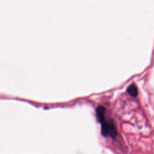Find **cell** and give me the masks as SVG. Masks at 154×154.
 I'll list each match as a JSON object with an SVG mask.
<instances>
[{
	"instance_id": "1",
	"label": "cell",
	"mask_w": 154,
	"mask_h": 154,
	"mask_svg": "<svg viewBox=\"0 0 154 154\" xmlns=\"http://www.w3.org/2000/svg\"><path fill=\"white\" fill-rule=\"evenodd\" d=\"M102 124V134L106 137L109 136L111 138H115L117 136V129L112 121H104Z\"/></svg>"
},
{
	"instance_id": "2",
	"label": "cell",
	"mask_w": 154,
	"mask_h": 154,
	"mask_svg": "<svg viewBox=\"0 0 154 154\" xmlns=\"http://www.w3.org/2000/svg\"><path fill=\"white\" fill-rule=\"evenodd\" d=\"M96 118L97 121L102 123L105 121V109L102 106H98L96 110Z\"/></svg>"
},
{
	"instance_id": "3",
	"label": "cell",
	"mask_w": 154,
	"mask_h": 154,
	"mask_svg": "<svg viewBox=\"0 0 154 154\" xmlns=\"http://www.w3.org/2000/svg\"><path fill=\"white\" fill-rule=\"evenodd\" d=\"M127 91L132 96L136 97L138 94V90L137 87L134 84L130 85L127 88Z\"/></svg>"
}]
</instances>
